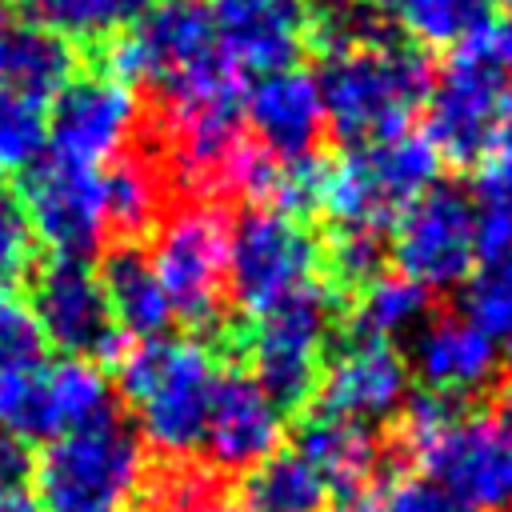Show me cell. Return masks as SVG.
<instances>
[{
  "label": "cell",
  "instance_id": "obj_23",
  "mask_svg": "<svg viewBox=\"0 0 512 512\" xmlns=\"http://www.w3.org/2000/svg\"><path fill=\"white\" fill-rule=\"evenodd\" d=\"M100 284H104V300H108V312L120 336H140V340L164 336V328L172 324V308L156 280L152 260L140 248H116L104 260Z\"/></svg>",
  "mask_w": 512,
  "mask_h": 512
},
{
  "label": "cell",
  "instance_id": "obj_12",
  "mask_svg": "<svg viewBox=\"0 0 512 512\" xmlns=\"http://www.w3.org/2000/svg\"><path fill=\"white\" fill-rule=\"evenodd\" d=\"M392 260L400 276L420 288H452L476 268V204L456 184H432L416 196L392 232Z\"/></svg>",
  "mask_w": 512,
  "mask_h": 512
},
{
  "label": "cell",
  "instance_id": "obj_26",
  "mask_svg": "<svg viewBox=\"0 0 512 512\" xmlns=\"http://www.w3.org/2000/svg\"><path fill=\"white\" fill-rule=\"evenodd\" d=\"M328 484L300 452H272L240 480V512H324Z\"/></svg>",
  "mask_w": 512,
  "mask_h": 512
},
{
  "label": "cell",
  "instance_id": "obj_27",
  "mask_svg": "<svg viewBox=\"0 0 512 512\" xmlns=\"http://www.w3.org/2000/svg\"><path fill=\"white\" fill-rule=\"evenodd\" d=\"M104 220L120 236H140L156 224L164 204V184L152 160L144 156H116L108 172H100Z\"/></svg>",
  "mask_w": 512,
  "mask_h": 512
},
{
  "label": "cell",
  "instance_id": "obj_3",
  "mask_svg": "<svg viewBox=\"0 0 512 512\" xmlns=\"http://www.w3.org/2000/svg\"><path fill=\"white\" fill-rule=\"evenodd\" d=\"M216 376V360L200 340L156 336L132 348L120 364V392L136 412L140 440L176 460L196 452Z\"/></svg>",
  "mask_w": 512,
  "mask_h": 512
},
{
  "label": "cell",
  "instance_id": "obj_29",
  "mask_svg": "<svg viewBox=\"0 0 512 512\" xmlns=\"http://www.w3.org/2000/svg\"><path fill=\"white\" fill-rule=\"evenodd\" d=\"M380 12H392L408 36L420 44H468L488 24V0H368Z\"/></svg>",
  "mask_w": 512,
  "mask_h": 512
},
{
  "label": "cell",
  "instance_id": "obj_10",
  "mask_svg": "<svg viewBox=\"0 0 512 512\" xmlns=\"http://www.w3.org/2000/svg\"><path fill=\"white\" fill-rule=\"evenodd\" d=\"M336 300L324 284L308 280L304 288L288 292L272 308L256 316L252 328V360H256V384L272 396L280 412L300 408L316 388L320 352L332 328Z\"/></svg>",
  "mask_w": 512,
  "mask_h": 512
},
{
  "label": "cell",
  "instance_id": "obj_13",
  "mask_svg": "<svg viewBox=\"0 0 512 512\" xmlns=\"http://www.w3.org/2000/svg\"><path fill=\"white\" fill-rule=\"evenodd\" d=\"M20 212L40 236L52 256L88 260L108 232L104 220V196H100V172L80 168L56 156H40L20 176Z\"/></svg>",
  "mask_w": 512,
  "mask_h": 512
},
{
  "label": "cell",
  "instance_id": "obj_11",
  "mask_svg": "<svg viewBox=\"0 0 512 512\" xmlns=\"http://www.w3.org/2000/svg\"><path fill=\"white\" fill-rule=\"evenodd\" d=\"M316 236L280 208H248L228 244V292L240 308L264 312L288 292L304 288L316 272Z\"/></svg>",
  "mask_w": 512,
  "mask_h": 512
},
{
  "label": "cell",
  "instance_id": "obj_36",
  "mask_svg": "<svg viewBox=\"0 0 512 512\" xmlns=\"http://www.w3.org/2000/svg\"><path fill=\"white\" fill-rule=\"evenodd\" d=\"M40 360H44V336H40L32 312L24 304H16L12 296L0 300V372L32 368Z\"/></svg>",
  "mask_w": 512,
  "mask_h": 512
},
{
  "label": "cell",
  "instance_id": "obj_16",
  "mask_svg": "<svg viewBox=\"0 0 512 512\" xmlns=\"http://www.w3.org/2000/svg\"><path fill=\"white\" fill-rule=\"evenodd\" d=\"M220 56L236 76H272L296 68L312 40L308 0H208Z\"/></svg>",
  "mask_w": 512,
  "mask_h": 512
},
{
  "label": "cell",
  "instance_id": "obj_38",
  "mask_svg": "<svg viewBox=\"0 0 512 512\" xmlns=\"http://www.w3.org/2000/svg\"><path fill=\"white\" fill-rule=\"evenodd\" d=\"M28 476H32L28 444L16 440L8 428H0V492H24Z\"/></svg>",
  "mask_w": 512,
  "mask_h": 512
},
{
  "label": "cell",
  "instance_id": "obj_35",
  "mask_svg": "<svg viewBox=\"0 0 512 512\" xmlns=\"http://www.w3.org/2000/svg\"><path fill=\"white\" fill-rule=\"evenodd\" d=\"M32 256H36V236L20 204L0 196V300H8L12 288L24 284V276L32 272Z\"/></svg>",
  "mask_w": 512,
  "mask_h": 512
},
{
  "label": "cell",
  "instance_id": "obj_39",
  "mask_svg": "<svg viewBox=\"0 0 512 512\" xmlns=\"http://www.w3.org/2000/svg\"><path fill=\"white\" fill-rule=\"evenodd\" d=\"M164 512H240V508H232V504L208 496V492L196 488V484H172V500H168Z\"/></svg>",
  "mask_w": 512,
  "mask_h": 512
},
{
  "label": "cell",
  "instance_id": "obj_25",
  "mask_svg": "<svg viewBox=\"0 0 512 512\" xmlns=\"http://www.w3.org/2000/svg\"><path fill=\"white\" fill-rule=\"evenodd\" d=\"M72 64L76 60H72V48L64 36H56L44 24H16L12 44H8L4 92L44 108L72 84Z\"/></svg>",
  "mask_w": 512,
  "mask_h": 512
},
{
  "label": "cell",
  "instance_id": "obj_41",
  "mask_svg": "<svg viewBox=\"0 0 512 512\" xmlns=\"http://www.w3.org/2000/svg\"><path fill=\"white\" fill-rule=\"evenodd\" d=\"M12 28H16V20H12L8 4L0 0V96H4V80H8V44H12Z\"/></svg>",
  "mask_w": 512,
  "mask_h": 512
},
{
  "label": "cell",
  "instance_id": "obj_14",
  "mask_svg": "<svg viewBox=\"0 0 512 512\" xmlns=\"http://www.w3.org/2000/svg\"><path fill=\"white\" fill-rule=\"evenodd\" d=\"M32 320L56 352L68 360H92V356H116L120 328L112 324L100 272L88 260L52 256L32 284Z\"/></svg>",
  "mask_w": 512,
  "mask_h": 512
},
{
  "label": "cell",
  "instance_id": "obj_19",
  "mask_svg": "<svg viewBox=\"0 0 512 512\" xmlns=\"http://www.w3.org/2000/svg\"><path fill=\"white\" fill-rule=\"evenodd\" d=\"M248 124L256 144L276 160H304L312 156L324 132V100L320 80L308 68H284L272 76H256L244 96Z\"/></svg>",
  "mask_w": 512,
  "mask_h": 512
},
{
  "label": "cell",
  "instance_id": "obj_2",
  "mask_svg": "<svg viewBox=\"0 0 512 512\" xmlns=\"http://www.w3.org/2000/svg\"><path fill=\"white\" fill-rule=\"evenodd\" d=\"M316 80L324 124H332V132L356 148L408 132L416 108L432 92L428 60L396 40L328 56Z\"/></svg>",
  "mask_w": 512,
  "mask_h": 512
},
{
  "label": "cell",
  "instance_id": "obj_44",
  "mask_svg": "<svg viewBox=\"0 0 512 512\" xmlns=\"http://www.w3.org/2000/svg\"><path fill=\"white\" fill-rule=\"evenodd\" d=\"M504 4H508V8H512V0H504Z\"/></svg>",
  "mask_w": 512,
  "mask_h": 512
},
{
  "label": "cell",
  "instance_id": "obj_31",
  "mask_svg": "<svg viewBox=\"0 0 512 512\" xmlns=\"http://www.w3.org/2000/svg\"><path fill=\"white\" fill-rule=\"evenodd\" d=\"M312 36L324 44L328 56L376 48L392 40L384 12L372 8L368 0H324L320 8H312Z\"/></svg>",
  "mask_w": 512,
  "mask_h": 512
},
{
  "label": "cell",
  "instance_id": "obj_7",
  "mask_svg": "<svg viewBox=\"0 0 512 512\" xmlns=\"http://www.w3.org/2000/svg\"><path fill=\"white\" fill-rule=\"evenodd\" d=\"M108 420H116V396L92 360L60 356L0 372V428L24 444H52Z\"/></svg>",
  "mask_w": 512,
  "mask_h": 512
},
{
  "label": "cell",
  "instance_id": "obj_22",
  "mask_svg": "<svg viewBox=\"0 0 512 512\" xmlns=\"http://www.w3.org/2000/svg\"><path fill=\"white\" fill-rule=\"evenodd\" d=\"M292 452H300L316 468V476L328 484V492H340V496L360 492L380 464L376 436L364 424L344 420L324 408L300 424Z\"/></svg>",
  "mask_w": 512,
  "mask_h": 512
},
{
  "label": "cell",
  "instance_id": "obj_37",
  "mask_svg": "<svg viewBox=\"0 0 512 512\" xmlns=\"http://www.w3.org/2000/svg\"><path fill=\"white\" fill-rule=\"evenodd\" d=\"M476 216L492 224H512V144H504L476 180Z\"/></svg>",
  "mask_w": 512,
  "mask_h": 512
},
{
  "label": "cell",
  "instance_id": "obj_5",
  "mask_svg": "<svg viewBox=\"0 0 512 512\" xmlns=\"http://www.w3.org/2000/svg\"><path fill=\"white\" fill-rule=\"evenodd\" d=\"M440 176V152L420 132H400L376 144H360L324 164L316 204L336 228H376L400 216Z\"/></svg>",
  "mask_w": 512,
  "mask_h": 512
},
{
  "label": "cell",
  "instance_id": "obj_9",
  "mask_svg": "<svg viewBox=\"0 0 512 512\" xmlns=\"http://www.w3.org/2000/svg\"><path fill=\"white\" fill-rule=\"evenodd\" d=\"M508 80L492 60L488 44L476 36L460 44V52L444 64L440 80L428 92V140L440 156L456 164L480 160L508 116Z\"/></svg>",
  "mask_w": 512,
  "mask_h": 512
},
{
  "label": "cell",
  "instance_id": "obj_42",
  "mask_svg": "<svg viewBox=\"0 0 512 512\" xmlns=\"http://www.w3.org/2000/svg\"><path fill=\"white\" fill-rule=\"evenodd\" d=\"M500 356L508 360V368H512V336H504V348H500Z\"/></svg>",
  "mask_w": 512,
  "mask_h": 512
},
{
  "label": "cell",
  "instance_id": "obj_20",
  "mask_svg": "<svg viewBox=\"0 0 512 512\" xmlns=\"http://www.w3.org/2000/svg\"><path fill=\"white\" fill-rule=\"evenodd\" d=\"M164 136L180 180L196 188H220L232 152L248 140L240 132V96L164 104Z\"/></svg>",
  "mask_w": 512,
  "mask_h": 512
},
{
  "label": "cell",
  "instance_id": "obj_43",
  "mask_svg": "<svg viewBox=\"0 0 512 512\" xmlns=\"http://www.w3.org/2000/svg\"><path fill=\"white\" fill-rule=\"evenodd\" d=\"M504 132H508V140H504V144H512V100H508V116H504Z\"/></svg>",
  "mask_w": 512,
  "mask_h": 512
},
{
  "label": "cell",
  "instance_id": "obj_21",
  "mask_svg": "<svg viewBox=\"0 0 512 512\" xmlns=\"http://www.w3.org/2000/svg\"><path fill=\"white\" fill-rule=\"evenodd\" d=\"M500 364L496 340L476 328L468 316H436L416 332L412 344V372L436 396L476 392L492 380Z\"/></svg>",
  "mask_w": 512,
  "mask_h": 512
},
{
  "label": "cell",
  "instance_id": "obj_17",
  "mask_svg": "<svg viewBox=\"0 0 512 512\" xmlns=\"http://www.w3.org/2000/svg\"><path fill=\"white\" fill-rule=\"evenodd\" d=\"M284 440V412L256 384L252 372H220L208 400L200 448L224 472H248Z\"/></svg>",
  "mask_w": 512,
  "mask_h": 512
},
{
  "label": "cell",
  "instance_id": "obj_15",
  "mask_svg": "<svg viewBox=\"0 0 512 512\" xmlns=\"http://www.w3.org/2000/svg\"><path fill=\"white\" fill-rule=\"evenodd\" d=\"M140 124V100L132 84L116 76H84L72 80L48 116V148L56 160L96 168L104 160L124 156Z\"/></svg>",
  "mask_w": 512,
  "mask_h": 512
},
{
  "label": "cell",
  "instance_id": "obj_6",
  "mask_svg": "<svg viewBox=\"0 0 512 512\" xmlns=\"http://www.w3.org/2000/svg\"><path fill=\"white\" fill-rule=\"evenodd\" d=\"M420 476L456 512L512 508V396L484 412H456L436 436L412 448Z\"/></svg>",
  "mask_w": 512,
  "mask_h": 512
},
{
  "label": "cell",
  "instance_id": "obj_28",
  "mask_svg": "<svg viewBox=\"0 0 512 512\" xmlns=\"http://www.w3.org/2000/svg\"><path fill=\"white\" fill-rule=\"evenodd\" d=\"M356 336L392 344L396 336L428 324V288H420L408 276H376L360 288V300L352 308Z\"/></svg>",
  "mask_w": 512,
  "mask_h": 512
},
{
  "label": "cell",
  "instance_id": "obj_18",
  "mask_svg": "<svg viewBox=\"0 0 512 512\" xmlns=\"http://www.w3.org/2000/svg\"><path fill=\"white\" fill-rule=\"evenodd\" d=\"M320 392H324V412H336L368 428L372 420H388L404 408L408 364L392 344L356 336L332 356Z\"/></svg>",
  "mask_w": 512,
  "mask_h": 512
},
{
  "label": "cell",
  "instance_id": "obj_34",
  "mask_svg": "<svg viewBox=\"0 0 512 512\" xmlns=\"http://www.w3.org/2000/svg\"><path fill=\"white\" fill-rule=\"evenodd\" d=\"M380 260H384V240L376 228H336L332 232L328 264L340 284L364 288L368 280L380 276Z\"/></svg>",
  "mask_w": 512,
  "mask_h": 512
},
{
  "label": "cell",
  "instance_id": "obj_45",
  "mask_svg": "<svg viewBox=\"0 0 512 512\" xmlns=\"http://www.w3.org/2000/svg\"><path fill=\"white\" fill-rule=\"evenodd\" d=\"M0 172H4V168H0Z\"/></svg>",
  "mask_w": 512,
  "mask_h": 512
},
{
  "label": "cell",
  "instance_id": "obj_33",
  "mask_svg": "<svg viewBox=\"0 0 512 512\" xmlns=\"http://www.w3.org/2000/svg\"><path fill=\"white\" fill-rule=\"evenodd\" d=\"M360 512H456L420 472H392L360 496Z\"/></svg>",
  "mask_w": 512,
  "mask_h": 512
},
{
  "label": "cell",
  "instance_id": "obj_8",
  "mask_svg": "<svg viewBox=\"0 0 512 512\" xmlns=\"http://www.w3.org/2000/svg\"><path fill=\"white\" fill-rule=\"evenodd\" d=\"M228 244L232 224L220 204L188 200L164 216L152 240V268L168 296L172 316L184 324H212L228 292Z\"/></svg>",
  "mask_w": 512,
  "mask_h": 512
},
{
  "label": "cell",
  "instance_id": "obj_30",
  "mask_svg": "<svg viewBox=\"0 0 512 512\" xmlns=\"http://www.w3.org/2000/svg\"><path fill=\"white\" fill-rule=\"evenodd\" d=\"M152 4L156 0H32L44 28H52L56 36H84V40L128 28Z\"/></svg>",
  "mask_w": 512,
  "mask_h": 512
},
{
  "label": "cell",
  "instance_id": "obj_24",
  "mask_svg": "<svg viewBox=\"0 0 512 512\" xmlns=\"http://www.w3.org/2000/svg\"><path fill=\"white\" fill-rule=\"evenodd\" d=\"M476 276H468L464 312L488 336H512V224L476 216Z\"/></svg>",
  "mask_w": 512,
  "mask_h": 512
},
{
  "label": "cell",
  "instance_id": "obj_32",
  "mask_svg": "<svg viewBox=\"0 0 512 512\" xmlns=\"http://www.w3.org/2000/svg\"><path fill=\"white\" fill-rule=\"evenodd\" d=\"M48 148V116L40 104L0 96V168H32Z\"/></svg>",
  "mask_w": 512,
  "mask_h": 512
},
{
  "label": "cell",
  "instance_id": "obj_40",
  "mask_svg": "<svg viewBox=\"0 0 512 512\" xmlns=\"http://www.w3.org/2000/svg\"><path fill=\"white\" fill-rule=\"evenodd\" d=\"M488 52H492V60L500 64V68H512V16L496 28V32H488Z\"/></svg>",
  "mask_w": 512,
  "mask_h": 512
},
{
  "label": "cell",
  "instance_id": "obj_4",
  "mask_svg": "<svg viewBox=\"0 0 512 512\" xmlns=\"http://www.w3.org/2000/svg\"><path fill=\"white\" fill-rule=\"evenodd\" d=\"M144 492V444L120 420L44 444L32 468L36 512H132Z\"/></svg>",
  "mask_w": 512,
  "mask_h": 512
},
{
  "label": "cell",
  "instance_id": "obj_1",
  "mask_svg": "<svg viewBox=\"0 0 512 512\" xmlns=\"http://www.w3.org/2000/svg\"><path fill=\"white\" fill-rule=\"evenodd\" d=\"M108 64L124 84H156L164 104L240 96V76L220 56L208 0H156L116 32Z\"/></svg>",
  "mask_w": 512,
  "mask_h": 512
}]
</instances>
